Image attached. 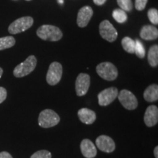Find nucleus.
Returning <instances> with one entry per match:
<instances>
[{"mask_svg":"<svg viewBox=\"0 0 158 158\" xmlns=\"http://www.w3.org/2000/svg\"><path fill=\"white\" fill-rule=\"evenodd\" d=\"M34 23V20L30 16L21 17L15 20L9 26L8 31L10 34L15 35L23 32L30 28Z\"/></svg>","mask_w":158,"mask_h":158,"instance_id":"39448f33","label":"nucleus"},{"mask_svg":"<svg viewBox=\"0 0 158 158\" xmlns=\"http://www.w3.org/2000/svg\"><path fill=\"white\" fill-rule=\"evenodd\" d=\"M143 98L147 102L157 101L158 99V86L152 84L146 89L143 92Z\"/></svg>","mask_w":158,"mask_h":158,"instance_id":"f3484780","label":"nucleus"},{"mask_svg":"<svg viewBox=\"0 0 158 158\" xmlns=\"http://www.w3.org/2000/svg\"><path fill=\"white\" fill-rule=\"evenodd\" d=\"M144 122L147 127H153L158 122V108L156 106H149L144 114Z\"/></svg>","mask_w":158,"mask_h":158,"instance_id":"ddd939ff","label":"nucleus"},{"mask_svg":"<svg viewBox=\"0 0 158 158\" xmlns=\"http://www.w3.org/2000/svg\"><path fill=\"white\" fill-rule=\"evenodd\" d=\"M2 73H3V70L0 68V78H1L2 76Z\"/></svg>","mask_w":158,"mask_h":158,"instance_id":"7c9ffc66","label":"nucleus"},{"mask_svg":"<svg viewBox=\"0 0 158 158\" xmlns=\"http://www.w3.org/2000/svg\"><path fill=\"white\" fill-rule=\"evenodd\" d=\"M118 99L124 108L134 110L138 107V100L131 92L127 89L122 90L118 94Z\"/></svg>","mask_w":158,"mask_h":158,"instance_id":"0eeeda50","label":"nucleus"},{"mask_svg":"<svg viewBox=\"0 0 158 158\" xmlns=\"http://www.w3.org/2000/svg\"><path fill=\"white\" fill-rule=\"evenodd\" d=\"M122 45L123 47L124 50L127 51L130 54H133L135 51V42L133 39H131L129 37H125L122 39Z\"/></svg>","mask_w":158,"mask_h":158,"instance_id":"6ab92c4d","label":"nucleus"},{"mask_svg":"<svg viewBox=\"0 0 158 158\" xmlns=\"http://www.w3.org/2000/svg\"><path fill=\"white\" fill-rule=\"evenodd\" d=\"M100 34L102 38L106 40L108 42H114L117 38L118 33L114 26L107 20L102 21L99 27Z\"/></svg>","mask_w":158,"mask_h":158,"instance_id":"6e6552de","label":"nucleus"},{"mask_svg":"<svg viewBox=\"0 0 158 158\" xmlns=\"http://www.w3.org/2000/svg\"><path fill=\"white\" fill-rule=\"evenodd\" d=\"M93 2L97 5H102L106 2V0H93Z\"/></svg>","mask_w":158,"mask_h":158,"instance_id":"c85d7f7f","label":"nucleus"},{"mask_svg":"<svg viewBox=\"0 0 158 158\" xmlns=\"http://www.w3.org/2000/svg\"><path fill=\"white\" fill-rule=\"evenodd\" d=\"M93 15V10L89 6H85L80 10L78 13L77 23L80 27H85L88 25L91 18Z\"/></svg>","mask_w":158,"mask_h":158,"instance_id":"f8f14e48","label":"nucleus"},{"mask_svg":"<svg viewBox=\"0 0 158 158\" xmlns=\"http://www.w3.org/2000/svg\"><path fill=\"white\" fill-rule=\"evenodd\" d=\"M90 86V76L86 73H80L76 81V91L78 96H84L87 93Z\"/></svg>","mask_w":158,"mask_h":158,"instance_id":"9d476101","label":"nucleus"},{"mask_svg":"<svg viewBox=\"0 0 158 158\" xmlns=\"http://www.w3.org/2000/svg\"><path fill=\"white\" fill-rule=\"evenodd\" d=\"M60 121V117L56 112L51 109H45L40 112L38 117V124L43 128L56 126Z\"/></svg>","mask_w":158,"mask_h":158,"instance_id":"f03ea898","label":"nucleus"},{"mask_svg":"<svg viewBox=\"0 0 158 158\" xmlns=\"http://www.w3.org/2000/svg\"><path fill=\"white\" fill-rule=\"evenodd\" d=\"M15 43V40L12 36L0 37V51L10 48L13 47Z\"/></svg>","mask_w":158,"mask_h":158,"instance_id":"aec40b11","label":"nucleus"},{"mask_svg":"<svg viewBox=\"0 0 158 158\" xmlns=\"http://www.w3.org/2000/svg\"><path fill=\"white\" fill-rule=\"evenodd\" d=\"M27 1H30V0H27Z\"/></svg>","mask_w":158,"mask_h":158,"instance_id":"473e14b6","label":"nucleus"},{"mask_svg":"<svg viewBox=\"0 0 158 158\" xmlns=\"http://www.w3.org/2000/svg\"><path fill=\"white\" fill-rule=\"evenodd\" d=\"M81 151L86 158H94L97 155V149L90 140L84 139L81 143Z\"/></svg>","mask_w":158,"mask_h":158,"instance_id":"4468645a","label":"nucleus"},{"mask_svg":"<svg viewBox=\"0 0 158 158\" xmlns=\"http://www.w3.org/2000/svg\"><path fill=\"white\" fill-rule=\"evenodd\" d=\"M37 35L43 40L56 42L62 38V32L55 26L43 25L37 30Z\"/></svg>","mask_w":158,"mask_h":158,"instance_id":"f257e3e1","label":"nucleus"},{"mask_svg":"<svg viewBox=\"0 0 158 158\" xmlns=\"http://www.w3.org/2000/svg\"><path fill=\"white\" fill-rule=\"evenodd\" d=\"M37 65V59L35 56H29L24 62L17 65L13 70V75L16 78H22L31 73Z\"/></svg>","mask_w":158,"mask_h":158,"instance_id":"7ed1b4c3","label":"nucleus"},{"mask_svg":"<svg viewBox=\"0 0 158 158\" xmlns=\"http://www.w3.org/2000/svg\"><path fill=\"white\" fill-rule=\"evenodd\" d=\"M118 91L116 87H110L102 90L98 94V102L101 106H106L117 98Z\"/></svg>","mask_w":158,"mask_h":158,"instance_id":"1a4fd4ad","label":"nucleus"},{"mask_svg":"<svg viewBox=\"0 0 158 158\" xmlns=\"http://www.w3.org/2000/svg\"><path fill=\"white\" fill-rule=\"evenodd\" d=\"M118 6L124 11H131L133 9V4L131 0H117Z\"/></svg>","mask_w":158,"mask_h":158,"instance_id":"5701e85b","label":"nucleus"},{"mask_svg":"<svg viewBox=\"0 0 158 158\" xmlns=\"http://www.w3.org/2000/svg\"><path fill=\"white\" fill-rule=\"evenodd\" d=\"M154 155L155 158H158V147H156L154 149Z\"/></svg>","mask_w":158,"mask_h":158,"instance_id":"c756f323","label":"nucleus"},{"mask_svg":"<svg viewBox=\"0 0 158 158\" xmlns=\"http://www.w3.org/2000/svg\"><path fill=\"white\" fill-rule=\"evenodd\" d=\"M148 62L152 67H157L158 64V46L155 45L149 48L148 53Z\"/></svg>","mask_w":158,"mask_h":158,"instance_id":"a211bd4d","label":"nucleus"},{"mask_svg":"<svg viewBox=\"0 0 158 158\" xmlns=\"http://www.w3.org/2000/svg\"><path fill=\"white\" fill-rule=\"evenodd\" d=\"M7 98V90L4 87H0V104Z\"/></svg>","mask_w":158,"mask_h":158,"instance_id":"bb28decb","label":"nucleus"},{"mask_svg":"<svg viewBox=\"0 0 158 158\" xmlns=\"http://www.w3.org/2000/svg\"><path fill=\"white\" fill-rule=\"evenodd\" d=\"M135 51H134V53L136 54L138 58L140 59H143L145 56V48H144L143 44L140 40H137L135 41Z\"/></svg>","mask_w":158,"mask_h":158,"instance_id":"4be33fe9","label":"nucleus"},{"mask_svg":"<svg viewBox=\"0 0 158 158\" xmlns=\"http://www.w3.org/2000/svg\"><path fill=\"white\" fill-rule=\"evenodd\" d=\"M113 18L118 23H124L127 20V15L125 11L122 9H116L113 11Z\"/></svg>","mask_w":158,"mask_h":158,"instance_id":"412c9836","label":"nucleus"},{"mask_svg":"<svg viewBox=\"0 0 158 158\" xmlns=\"http://www.w3.org/2000/svg\"><path fill=\"white\" fill-rule=\"evenodd\" d=\"M62 76V66L60 63L54 62L49 66L46 81L49 85L54 86L60 81Z\"/></svg>","mask_w":158,"mask_h":158,"instance_id":"423d86ee","label":"nucleus"},{"mask_svg":"<svg viewBox=\"0 0 158 158\" xmlns=\"http://www.w3.org/2000/svg\"><path fill=\"white\" fill-rule=\"evenodd\" d=\"M30 158H51V154L47 150H40L33 154Z\"/></svg>","mask_w":158,"mask_h":158,"instance_id":"393cba45","label":"nucleus"},{"mask_svg":"<svg viewBox=\"0 0 158 158\" xmlns=\"http://www.w3.org/2000/svg\"><path fill=\"white\" fill-rule=\"evenodd\" d=\"M79 119L86 124H93L96 120V114L92 110L86 108H83L78 111Z\"/></svg>","mask_w":158,"mask_h":158,"instance_id":"2eb2a0df","label":"nucleus"},{"mask_svg":"<svg viewBox=\"0 0 158 158\" xmlns=\"http://www.w3.org/2000/svg\"><path fill=\"white\" fill-rule=\"evenodd\" d=\"M148 18L153 24H158V11L157 9L152 8L148 11Z\"/></svg>","mask_w":158,"mask_h":158,"instance_id":"b1692460","label":"nucleus"},{"mask_svg":"<svg viewBox=\"0 0 158 158\" xmlns=\"http://www.w3.org/2000/svg\"><path fill=\"white\" fill-rule=\"evenodd\" d=\"M0 158H13L10 154L7 152H0Z\"/></svg>","mask_w":158,"mask_h":158,"instance_id":"cd10ccee","label":"nucleus"},{"mask_svg":"<svg viewBox=\"0 0 158 158\" xmlns=\"http://www.w3.org/2000/svg\"><path fill=\"white\" fill-rule=\"evenodd\" d=\"M140 36L145 40H153L157 39L158 30L153 26L146 25L142 27L141 32H140Z\"/></svg>","mask_w":158,"mask_h":158,"instance_id":"dca6fc26","label":"nucleus"},{"mask_svg":"<svg viewBox=\"0 0 158 158\" xmlns=\"http://www.w3.org/2000/svg\"><path fill=\"white\" fill-rule=\"evenodd\" d=\"M98 74L106 81H114L118 76L117 68L110 62H102L96 68Z\"/></svg>","mask_w":158,"mask_h":158,"instance_id":"20e7f679","label":"nucleus"},{"mask_svg":"<svg viewBox=\"0 0 158 158\" xmlns=\"http://www.w3.org/2000/svg\"><path fill=\"white\" fill-rule=\"evenodd\" d=\"M96 145L102 152L106 153H110L116 149L114 141L111 138L107 135H100L96 139Z\"/></svg>","mask_w":158,"mask_h":158,"instance_id":"9b49d317","label":"nucleus"},{"mask_svg":"<svg viewBox=\"0 0 158 158\" xmlns=\"http://www.w3.org/2000/svg\"><path fill=\"white\" fill-rule=\"evenodd\" d=\"M58 2H59V3H60V4L63 3V0H58Z\"/></svg>","mask_w":158,"mask_h":158,"instance_id":"2f4dec72","label":"nucleus"},{"mask_svg":"<svg viewBox=\"0 0 158 158\" xmlns=\"http://www.w3.org/2000/svg\"><path fill=\"white\" fill-rule=\"evenodd\" d=\"M148 0H135V9L138 11H141L145 9Z\"/></svg>","mask_w":158,"mask_h":158,"instance_id":"a878e982","label":"nucleus"}]
</instances>
